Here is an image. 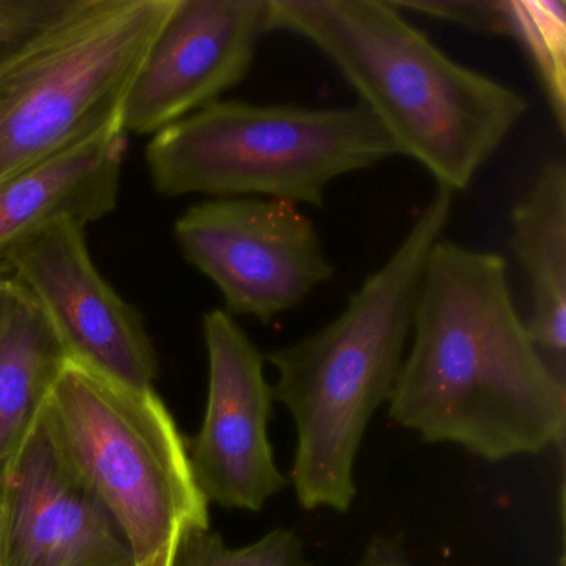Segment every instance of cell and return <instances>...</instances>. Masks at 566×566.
I'll use <instances>...</instances> for the list:
<instances>
[{"instance_id": "obj_6", "label": "cell", "mask_w": 566, "mask_h": 566, "mask_svg": "<svg viewBox=\"0 0 566 566\" xmlns=\"http://www.w3.org/2000/svg\"><path fill=\"white\" fill-rule=\"evenodd\" d=\"M175 0H75L0 64V181L122 118Z\"/></svg>"}, {"instance_id": "obj_13", "label": "cell", "mask_w": 566, "mask_h": 566, "mask_svg": "<svg viewBox=\"0 0 566 566\" xmlns=\"http://www.w3.org/2000/svg\"><path fill=\"white\" fill-rule=\"evenodd\" d=\"M67 363L34 296L14 276L0 273V495Z\"/></svg>"}, {"instance_id": "obj_18", "label": "cell", "mask_w": 566, "mask_h": 566, "mask_svg": "<svg viewBox=\"0 0 566 566\" xmlns=\"http://www.w3.org/2000/svg\"><path fill=\"white\" fill-rule=\"evenodd\" d=\"M400 11L420 12L485 34L510 35L506 0H392Z\"/></svg>"}, {"instance_id": "obj_8", "label": "cell", "mask_w": 566, "mask_h": 566, "mask_svg": "<svg viewBox=\"0 0 566 566\" xmlns=\"http://www.w3.org/2000/svg\"><path fill=\"white\" fill-rule=\"evenodd\" d=\"M84 228L57 221L4 264L38 301L71 363L132 389H154L158 363L144 321L98 273Z\"/></svg>"}, {"instance_id": "obj_10", "label": "cell", "mask_w": 566, "mask_h": 566, "mask_svg": "<svg viewBox=\"0 0 566 566\" xmlns=\"http://www.w3.org/2000/svg\"><path fill=\"white\" fill-rule=\"evenodd\" d=\"M268 0H175L122 107L127 134L157 135L220 102L253 67Z\"/></svg>"}, {"instance_id": "obj_4", "label": "cell", "mask_w": 566, "mask_h": 566, "mask_svg": "<svg viewBox=\"0 0 566 566\" xmlns=\"http://www.w3.org/2000/svg\"><path fill=\"white\" fill-rule=\"evenodd\" d=\"M392 157H400L396 142L363 104L220 101L154 135L147 167L165 197H253L321 208L337 178Z\"/></svg>"}, {"instance_id": "obj_20", "label": "cell", "mask_w": 566, "mask_h": 566, "mask_svg": "<svg viewBox=\"0 0 566 566\" xmlns=\"http://www.w3.org/2000/svg\"><path fill=\"white\" fill-rule=\"evenodd\" d=\"M175 546H177V542H175L174 545L161 549L158 555H155L154 558L148 559L147 563H144V565L140 566H171V562H174Z\"/></svg>"}, {"instance_id": "obj_3", "label": "cell", "mask_w": 566, "mask_h": 566, "mask_svg": "<svg viewBox=\"0 0 566 566\" xmlns=\"http://www.w3.org/2000/svg\"><path fill=\"white\" fill-rule=\"evenodd\" d=\"M455 193L437 188L389 260L350 294L339 316L311 336L270 350L274 400L297 430L293 485L306 510L347 512L354 463L370 417L399 377L427 261L443 238Z\"/></svg>"}, {"instance_id": "obj_12", "label": "cell", "mask_w": 566, "mask_h": 566, "mask_svg": "<svg viewBox=\"0 0 566 566\" xmlns=\"http://www.w3.org/2000/svg\"><path fill=\"white\" fill-rule=\"evenodd\" d=\"M128 134L122 118L0 181V264L62 220H101L117 207Z\"/></svg>"}, {"instance_id": "obj_17", "label": "cell", "mask_w": 566, "mask_h": 566, "mask_svg": "<svg viewBox=\"0 0 566 566\" xmlns=\"http://www.w3.org/2000/svg\"><path fill=\"white\" fill-rule=\"evenodd\" d=\"M75 0H0V64L61 19Z\"/></svg>"}, {"instance_id": "obj_7", "label": "cell", "mask_w": 566, "mask_h": 566, "mask_svg": "<svg viewBox=\"0 0 566 566\" xmlns=\"http://www.w3.org/2000/svg\"><path fill=\"white\" fill-rule=\"evenodd\" d=\"M185 258L220 291L231 316L270 323L336 273L301 208L268 198H217L175 224Z\"/></svg>"}, {"instance_id": "obj_2", "label": "cell", "mask_w": 566, "mask_h": 566, "mask_svg": "<svg viewBox=\"0 0 566 566\" xmlns=\"http://www.w3.org/2000/svg\"><path fill=\"white\" fill-rule=\"evenodd\" d=\"M317 49L437 187L467 190L528 112L522 94L465 67L392 0H268V32Z\"/></svg>"}, {"instance_id": "obj_15", "label": "cell", "mask_w": 566, "mask_h": 566, "mask_svg": "<svg viewBox=\"0 0 566 566\" xmlns=\"http://www.w3.org/2000/svg\"><path fill=\"white\" fill-rule=\"evenodd\" d=\"M510 35L538 75L553 120L566 132V6L562 0H506Z\"/></svg>"}, {"instance_id": "obj_14", "label": "cell", "mask_w": 566, "mask_h": 566, "mask_svg": "<svg viewBox=\"0 0 566 566\" xmlns=\"http://www.w3.org/2000/svg\"><path fill=\"white\" fill-rule=\"evenodd\" d=\"M510 247L528 280L525 327L536 349L565 377L566 164L548 160L512 211ZM552 366V364H549ZM555 370V373H556Z\"/></svg>"}, {"instance_id": "obj_5", "label": "cell", "mask_w": 566, "mask_h": 566, "mask_svg": "<svg viewBox=\"0 0 566 566\" xmlns=\"http://www.w3.org/2000/svg\"><path fill=\"white\" fill-rule=\"evenodd\" d=\"M42 419L124 530L137 566L184 530L210 528L187 440L155 389H132L69 360Z\"/></svg>"}, {"instance_id": "obj_1", "label": "cell", "mask_w": 566, "mask_h": 566, "mask_svg": "<svg viewBox=\"0 0 566 566\" xmlns=\"http://www.w3.org/2000/svg\"><path fill=\"white\" fill-rule=\"evenodd\" d=\"M389 413L489 462L565 446L566 386L530 339L502 254L442 240L427 261Z\"/></svg>"}, {"instance_id": "obj_16", "label": "cell", "mask_w": 566, "mask_h": 566, "mask_svg": "<svg viewBox=\"0 0 566 566\" xmlns=\"http://www.w3.org/2000/svg\"><path fill=\"white\" fill-rule=\"evenodd\" d=\"M171 566H313L304 555L303 542L296 533L274 528L243 546L230 548L211 528H187L175 546Z\"/></svg>"}, {"instance_id": "obj_9", "label": "cell", "mask_w": 566, "mask_h": 566, "mask_svg": "<svg viewBox=\"0 0 566 566\" xmlns=\"http://www.w3.org/2000/svg\"><path fill=\"white\" fill-rule=\"evenodd\" d=\"M208 399L200 432L187 440L188 460L207 502L260 512L287 485L268 440L273 387L264 357L224 310L203 319Z\"/></svg>"}, {"instance_id": "obj_11", "label": "cell", "mask_w": 566, "mask_h": 566, "mask_svg": "<svg viewBox=\"0 0 566 566\" xmlns=\"http://www.w3.org/2000/svg\"><path fill=\"white\" fill-rule=\"evenodd\" d=\"M0 566H137L124 530L42 412L0 495Z\"/></svg>"}, {"instance_id": "obj_19", "label": "cell", "mask_w": 566, "mask_h": 566, "mask_svg": "<svg viewBox=\"0 0 566 566\" xmlns=\"http://www.w3.org/2000/svg\"><path fill=\"white\" fill-rule=\"evenodd\" d=\"M354 566H412L400 552L397 542L390 538H374L367 545L363 558Z\"/></svg>"}]
</instances>
